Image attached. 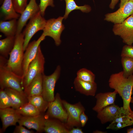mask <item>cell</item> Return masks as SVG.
<instances>
[{"instance_id": "d590c367", "label": "cell", "mask_w": 133, "mask_h": 133, "mask_svg": "<svg viewBox=\"0 0 133 133\" xmlns=\"http://www.w3.org/2000/svg\"><path fill=\"white\" fill-rule=\"evenodd\" d=\"M88 119V117L85 114L84 111L82 112L79 116V120L81 127H83L84 126Z\"/></svg>"}, {"instance_id": "52a82bcc", "label": "cell", "mask_w": 133, "mask_h": 133, "mask_svg": "<svg viewBox=\"0 0 133 133\" xmlns=\"http://www.w3.org/2000/svg\"><path fill=\"white\" fill-rule=\"evenodd\" d=\"M62 101L67 115V121L65 123L67 128L69 130L73 127L81 126L79 116L81 112L85 111V109L81 102L72 104L65 100Z\"/></svg>"}, {"instance_id": "cb8c5ba5", "label": "cell", "mask_w": 133, "mask_h": 133, "mask_svg": "<svg viewBox=\"0 0 133 133\" xmlns=\"http://www.w3.org/2000/svg\"><path fill=\"white\" fill-rule=\"evenodd\" d=\"M16 19L0 22V31L7 37L15 36L17 34V21Z\"/></svg>"}, {"instance_id": "4316f807", "label": "cell", "mask_w": 133, "mask_h": 133, "mask_svg": "<svg viewBox=\"0 0 133 133\" xmlns=\"http://www.w3.org/2000/svg\"><path fill=\"white\" fill-rule=\"evenodd\" d=\"M28 102L33 105L42 113L47 110L49 102L46 100L42 95L28 97Z\"/></svg>"}, {"instance_id": "277c9868", "label": "cell", "mask_w": 133, "mask_h": 133, "mask_svg": "<svg viewBox=\"0 0 133 133\" xmlns=\"http://www.w3.org/2000/svg\"><path fill=\"white\" fill-rule=\"evenodd\" d=\"M45 62V58L40 45L35 57L30 64L26 73L22 79L23 89L26 87L38 75L44 73Z\"/></svg>"}, {"instance_id": "4fadbf2b", "label": "cell", "mask_w": 133, "mask_h": 133, "mask_svg": "<svg viewBox=\"0 0 133 133\" xmlns=\"http://www.w3.org/2000/svg\"><path fill=\"white\" fill-rule=\"evenodd\" d=\"M39 11V7L36 0H30L29 3L18 18L16 34L21 33L23 28L28 20Z\"/></svg>"}, {"instance_id": "44dd1931", "label": "cell", "mask_w": 133, "mask_h": 133, "mask_svg": "<svg viewBox=\"0 0 133 133\" xmlns=\"http://www.w3.org/2000/svg\"><path fill=\"white\" fill-rule=\"evenodd\" d=\"M120 108L115 104L110 105L97 113V117L102 124L111 122L116 117Z\"/></svg>"}, {"instance_id": "30bf717a", "label": "cell", "mask_w": 133, "mask_h": 133, "mask_svg": "<svg viewBox=\"0 0 133 133\" xmlns=\"http://www.w3.org/2000/svg\"><path fill=\"white\" fill-rule=\"evenodd\" d=\"M45 116L47 117L58 120L64 123L66 122L67 118V113L59 93L56 94L54 100L49 102Z\"/></svg>"}, {"instance_id": "d6986e66", "label": "cell", "mask_w": 133, "mask_h": 133, "mask_svg": "<svg viewBox=\"0 0 133 133\" xmlns=\"http://www.w3.org/2000/svg\"><path fill=\"white\" fill-rule=\"evenodd\" d=\"M130 113L123 107H120L116 117L111 122L115 128L119 130L132 125L133 121L130 118Z\"/></svg>"}, {"instance_id": "484cf974", "label": "cell", "mask_w": 133, "mask_h": 133, "mask_svg": "<svg viewBox=\"0 0 133 133\" xmlns=\"http://www.w3.org/2000/svg\"><path fill=\"white\" fill-rule=\"evenodd\" d=\"M64 0L65 1L66 5L65 13L63 16L65 19H66L69 14L73 10H79L83 12L87 13L90 12L91 10V7L88 5L79 6L76 4L74 0Z\"/></svg>"}, {"instance_id": "3957f363", "label": "cell", "mask_w": 133, "mask_h": 133, "mask_svg": "<svg viewBox=\"0 0 133 133\" xmlns=\"http://www.w3.org/2000/svg\"><path fill=\"white\" fill-rule=\"evenodd\" d=\"M7 61L6 58L0 55V88L4 89L10 88L25 94L21 84L22 79L16 75L7 67Z\"/></svg>"}, {"instance_id": "8d00e7d4", "label": "cell", "mask_w": 133, "mask_h": 133, "mask_svg": "<svg viewBox=\"0 0 133 133\" xmlns=\"http://www.w3.org/2000/svg\"><path fill=\"white\" fill-rule=\"evenodd\" d=\"M82 129L80 128V127H73L71 129L69 130V133H83Z\"/></svg>"}, {"instance_id": "f35d334b", "label": "cell", "mask_w": 133, "mask_h": 133, "mask_svg": "<svg viewBox=\"0 0 133 133\" xmlns=\"http://www.w3.org/2000/svg\"><path fill=\"white\" fill-rule=\"evenodd\" d=\"M120 3L119 4V7H120L123 5L128 1L130 0H120Z\"/></svg>"}, {"instance_id": "e0dca14e", "label": "cell", "mask_w": 133, "mask_h": 133, "mask_svg": "<svg viewBox=\"0 0 133 133\" xmlns=\"http://www.w3.org/2000/svg\"><path fill=\"white\" fill-rule=\"evenodd\" d=\"M74 85L76 90L87 96H94L97 86L95 82H91L80 80L76 77L74 79Z\"/></svg>"}, {"instance_id": "f6af8a7d", "label": "cell", "mask_w": 133, "mask_h": 133, "mask_svg": "<svg viewBox=\"0 0 133 133\" xmlns=\"http://www.w3.org/2000/svg\"><path fill=\"white\" fill-rule=\"evenodd\" d=\"M131 100H133V97H132V99H131Z\"/></svg>"}, {"instance_id": "60d3db41", "label": "cell", "mask_w": 133, "mask_h": 133, "mask_svg": "<svg viewBox=\"0 0 133 133\" xmlns=\"http://www.w3.org/2000/svg\"><path fill=\"white\" fill-rule=\"evenodd\" d=\"M93 133H106V132H105L101 131H100L98 130H96L95 131H94L93 132Z\"/></svg>"}, {"instance_id": "e575fe53", "label": "cell", "mask_w": 133, "mask_h": 133, "mask_svg": "<svg viewBox=\"0 0 133 133\" xmlns=\"http://www.w3.org/2000/svg\"><path fill=\"white\" fill-rule=\"evenodd\" d=\"M33 131L27 129L24 127L23 126L19 124L16 126L13 133H33Z\"/></svg>"}, {"instance_id": "5b68a950", "label": "cell", "mask_w": 133, "mask_h": 133, "mask_svg": "<svg viewBox=\"0 0 133 133\" xmlns=\"http://www.w3.org/2000/svg\"><path fill=\"white\" fill-rule=\"evenodd\" d=\"M46 21L42 16L40 11L30 19L29 23L22 33L24 36L23 47L24 51L33 36L38 31L43 30Z\"/></svg>"}, {"instance_id": "f1b7e54d", "label": "cell", "mask_w": 133, "mask_h": 133, "mask_svg": "<svg viewBox=\"0 0 133 133\" xmlns=\"http://www.w3.org/2000/svg\"><path fill=\"white\" fill-rule=\"evenodd\" d=\"M121 57L123 75L127 78L133 75V59L127 57Z\"/></svg>"}, {"instance_id": "7c38bea8", "label": "cell", "mask_w": 133, "mask_h": 133, "mask_svg": "<svg viewBox=\"0 0 133 133\" xmlns=\"http://www.w3.org/2000/svg\"><path fill=\"white\" fill-rule=\"evenodd\" d=\"M45 37L42 33L37 40H34L28 45L24 55L22 63L23 78L26 73L30 64L35 57L41 43L45 39Z\"/></svg>"}, {"instance_id": "8fae6325", "label": "cell", "mask_w": 133, "mask_h": 133, "mask_svg": "<svg viewBox=\"0 0 133 133\" xmlns=\"http://www.w3.org/2000/svg\"><path fill=\"white\" fill-rule=\"evenodd\" d=\"M133 15V0H130L115 12L105 15L104 19L114 24L121 23Z\"/></svg>"}, {"instance_id": "f546056e", "label": "cell", "mask_w": 133, "mask_h": 133, "mask_svg": "<svg viewBox=\"0 0 133 133\" xmlns=\"http://www.w3.org/2000/svg\"><path fill=\"white\" fill-rule=\"evenodd\" d=\"M76 78L81 80L91 82H95V75L91 70L83 68L79 70L77 73Z\"/></svg>"}, {"instance_id": "b9f144b4", "label": "cell", "mask_w": 133, "mask_h": 133, "mask_svg": "<svg viewBox=\"0 0 133 133\" xmlns=\"http://www.w3.org/2000/svg\"><path fill=\"white\" fill-rule=\"evenodd\" d=\"M130 116L131 119L133 121V111H132V112L130 113Z\"/></svg>"}, {"instance_id": "6da1fadb", "label": "cell", "mask_w": 133, "mask_h": 133, "mask_svg": "<svg viewBox=\"0 0 133 133\" xmlns=\"http://www.w3.org/2000/svg\"><path fill=\"white\" fill-rule=\"evenodd\" d=\"M109 85L111 88L117 92L123 101V107L131 113L132 111L130 103L133 87V75L128 78L124 77L123 71L112 74L108 81Z\"/></svg>"}, {"instance_id": "7a4b0ae2", "label": "cell", "mask_w": 133, "mask_h": 133, "mask_svg": "<svg viewBox=\"0 0 133 133\" xmlns=\"http://www.w3.org/2000/svg\"><path fill=\"white\" fill-rule=\"evenodd\" d=\"M24 36L22 33L15 36L14 45L7 60V67L16 75L22 79L23 76L22 63L24 51L23 45Z\"/></svg>"}, {"instance_id": "ee69618b", "label": "cell", "mask_w": 133, "mask_h": 133, "mask_svg": "<svg viewBox=\"0 0 133 133\" xmlns=\"http://www.w3.org/2000/svg\"><path fill=\"white\" fill-rule=\"evenodd\" d=\"M132 94H133V88L132 91Z\"/></svg>"}, {"instance_id": "9a60e30c", "label": "cell", "mask_w": 133, "mask_h": 133, "mask_svg": "<svg viewBox=\"0 0 133 133\" xmlns=\"http://www.w3.org/2000/svg\"><path fill=\"white\" fill-rule=\"evenodd\" d=\"M21 116L15 109L12 108L0 109V117L2 124V131H4L8 127L16 125Z\"/></svg>"}, {"instance_id": "1f68e13d", "label": "cell", "mask_w": 133, "mask_h": 133, "mask_svg": "<svg viewBox=\"0 0 133 133\" xmlns=\"http://www.w3.org/2000/svg\"><path fill=\"white\" fill-rule=\"evenodd\" d=\"M28 0H12L16 11L21 14L27 5Z\"/></svg>"}, {"instance_id": "ac0fdd59", "label": "cell", "mask_w": 133, "mask_h": 133, "mask_svg": "<svg viewBox=\"0 0 133 133\" xmlns=\"http://www.w3.org/2000/svg\"><path fill=\"white\" fill-rule=\"evenodd\" d=\"M45 122L44 131L47 133H69L65 124L59 120L47 117Z\"/></svg>"}, {"instance_id": "83f0119b", "label": "cell", "mask_w": 133, "mask_h": 133, "mask_svg": "<svg viewBox=\"0 0 133 133\" xmlns=\"http://www.w3.org/2000/svg\"><path fill=\"white\" fill-rule=\"evenodd\" d=\"M16 110L18 113L24 116H35L42 114L33 105L29 102Z\"/></svg>"}, {"instance_id": "4dcf8cb0", "label": "cell", "mask_w": 133, "mask_h": 133, "mask_svg": "<svg viewBox=\"0 0 133 133\" xmlns=\"http://www.w3.org/2000/svg\"><path fill=\"white\" fill-rule=\"evenodd\" d=\"M10 98L4 89H0V109H4L11 107Z\"/></svg>"}, {"instance_id": "836d02e7", "label": "cell", "mask_w": 133, "mask_h": 133, "mask_svg": "<svg viewBox=\"0 0 133 133\" xmlns=\"http://www.w3.org/2000/svg\"><path fill=\"white\" fill-rule=\"evenodd\" d=\"M121 57H127L133 59V46L126 45L123 47L121 54Z\"/></svg>"}, {"instance_id": "5bb4252c", "label": "cell", "mask_w": 133, "mask_h": 133, "mask_svg": "<svg viewBox=\"0 0 133 133\" xmlns=\"http://www.w3.org/2000/svg\"><path fill=\"white\" fill-rule=\"evenodd\" d=\"M46 118L45 115H43V113L33 116H22L18 122L19 124L29 129H33L40 133L44 131Z\"/></svg>"}, {"instance_id": "2e32d148", "label": "cell", "mask_w": 133, "mask_h": 133, "mask_svg": "<svg viewBox=\"0 0 133 133\" xmlns=\"http://www.w3.org/2000/svg\"><path fill=\"white\" fill-rule=\"evenodd\" d=\"M117 92H113L100 93L95 96L96 104L92 108L93 110L98 113L104 108L114 103Z\"/></svg>"}, {"instance_id": "d6a6232c", "label": "cell", "mask_w": 133, "mask_h": 133, "mask_svg": "<svg viewBox=\"0 0 133 133\" xmlns=\"http://www.w3.org/2000/svg\"><path fill=\"white\" fill-rule=\"evenodd\" d=\"M39 5L40 11L42 16L43 17L45 14V10L48 6L52 7L54 6L53 0H40Z\"/></svg>"}, {"instance_id": "ffe728a7", "label": "cell", "mask_w": 133, "mask_h": 133, "mask_svg": "<svg viewBox=\"0 0 133 133\" xmlns=\"http://www.w3.org/2000/svg\"><path fill=\"white\" fill-rule=\"evenodd\" d=\"M43 74L38 75L24 89V93L27 97L34 96L42 95Z\"/></svg>"}, {"instance_id": "ab89813d", "label": "cell", "mask_w": 133, "mask_h": 133, "mask_svg": "<svg viewBox=\"0 0 133 133\" xmlns=\"http://www.w3.org/2000/svg\"><path fill=\"white\" fill-rule=\"evenodd\" d=\"M127 133H133V128H130L127 129Z\"/></svg>"}, {"instance_id": "7bdbcfd3", "label": "cell", "mask_w": 133, "mask_h": 133, "mask_svg": "<svg viewBox=\"0 0 133 133\" xmlns=\"http://www.w3.org/2000/svg\"><path fill=\"white\" fill-rule=\"evenodd\" d=\"M131 102L132 103H133V100H131Z\"/></svg>"}, {"instance_id": "7402d4cb", "label": "cell", "mask_w": 133, "mask_h": 133, "mask_svg": "<svg viewBox=\"0 0 133 133\" xmlns=\"http://www.w3.org/2000/svg\"><path fill=\"white\" fill-rule=\"evenodd\" d=\"M10 99L11 107L15 109L28 102V97L25 94L10 88L4 89Z\"/></svg>"}, {"instance_id": "d4e9b609", "label": "cell", "mask_w": 133, "mask_h": 133, "mask_svg": "<svg viewBox=\"0 0 133 133\" xmlns=\"http://www.w3.org/2000/svg\"><path fill=\"white\" fill-rule=\"evenodd\" d=\"M15 36L7 37L0 40V55L8 58L15 44Z\"/></svg>"}, {"instance_id": "74e56055", "label": "cell", "mask_w": 133, "mask_h": 133, "mask_svg": "<svg viewBox=\"0 0 133 133\" xmlns=\"http://www.w3.org/2000/svg\"><path fill=\"white\" fill-rule=\"evenodd\" d=\"M119 0H111V2L109 5L110 8L112 9H114Z\"/></svg>"}, {"instance_id": "603a6c76", "label": "cell", "mask_w": 133, "mask_h": 133, "mask_svg": "<svg viewBox=\"0 0 133 133\" xmlns=\"http://www.w3.org/2000/svg\"><path fill=\"white\" fill-rule=\"evenodd\" d=\"M1 15L4 20L18 19L20 14L15 10L12 0H4L0 7Z\"/></svg>"}, {"instance_id": "ba28073f", "label": "cell", "mask_w": 133, "mask_h": 133, "mask_svg": "<svg viewBox=\"0 0 133 133\" xmlns=\"http://www.w3.org/2000/svg\"><path fill=\"white\" fill-rule=\"evenodd\" d=\"M114 34L120 36L126 45L133 44V15L123 22L114 24L112 29Z\"/></svg>"}, {"instance_id": "9c48e42d", "label": "cell", "mask_w": 133, "mask_h": 133, "mask_svg": "<svg viewBox=\"0 0 133 133\" xmlns=\"http://www.w3.org/2000/svg\"><path fill=\"white\" fill-rule=\"evenodd\" d=\"M63 17H59L57 18H51L46 21L43 30V33L46 37L50 36L54 40L56 45L58 46L61 43V33L64 29L62 23Z\"/></svg>"}, {"instance_id": "8992f818", "label": "cell", "mask_w": 133, "mask_h": 133, "mask_svg": "<svg viewBox=\"0 0 133 133\" xmlns=\"http://www.w3.org/2000/svg\"><path fill=\"white\" fill-rule=\"evenodd\" d=\"M61 71V66L58 65L51 74L47 76L44 73L43 74L42 95L44 99L49 102L53 101L55 99V85L60 77Z\"/></svg>"}]
</instances>
